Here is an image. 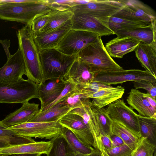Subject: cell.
<instances>
[{
	"mask_svg": "<svg viewBox=\"0 0 156 156\" xmlns=\"http://www.w3.org/2000/svg\"><path fill=\"white\" fill-rule=\"evenodd\" d=\"M18 48L25 62L27 79L38 84L43 83L39 51L35 42L30 23L17 32Z\"/></svg>",
	"mask_w": 156,
	"mask_h": 156,
	"instance_id": "cell-1",
	"label": "cell"
},
{
	"mask_svg": "<svg viewBox=\"0 0 156 156\" xmlns=\"http://www.w3.org/2000/svg\"><path fill=\"white\" fill-rule=\"evenodd\" d=\"M51 10L45 0H26L18 3H0V19L26 24Z\"/></svg>",
	"mask_w": 156,
	"mask_h": 156,
	"instance_id": "cell-2",
	"label": "cell"
},
{
	"mask_svg": "<svg viewBox=\"0 0 156 156\" xmlns=\"http://www.w3.org/2000/svg\"><path fill=\"white\" fill-rule=\"evenodd\" d=\"M43 75V83L47 80L63 79L77 58V55H67L56 48L39 51Z\"/></svg>",
	"mask_w": 156,
	"mask_h": 156,
	"instance_id": "cell-3",
	"label": "cell"
},
{
	"mask_svg": "<svg viewBox=\"0 0 156 156\" xmlns=\"http://www.w3.org/2000/svg\"><path fill=\"white\" fill-rule=\"evenodd\" d=\"M77 55L81 62L92 66L97 74L123 69L108 54L100 36Z\"/></svg>",
	"mask_w": 156,
	"mask_h": 156,
	"instance_id": "cell-4",
	"label": "cell"
},
{
	"mask_svg": "<svg viewBox=\"0 0 156 156\" xmlns=\"http://www.w3.org/2000/svg\"><path fill=\"white\" fill-rule=\"evenodd\" d=\"M38 85L23 78L14 82H0V103L23 104L33 98L39 99Z\"/></svg>",
	"mask_w": 156,
	"mask_h": 156,
	"instance_id": "cell-5",
	"label": "cell"
},
{
	"mask_svg": "<svg viewBox=\"0 0 156 156\" xmlns=\"http://www.w3.org/2000/svg\"><path fill=\"white\" fill-rule=\"evenodd\" d=\"M63 127L58 120L51 122H28L9 128L24 137L51 140L62 135Z\"/></svg>",
	"mask_w": 156,
	"mask_h": 156,
	"instance_id": "cell-6",
	"label": "cell"
},
{
	"mask_svg": "<svg viewBox=\"0 0 156 156\" xmlns=\"http://www.w3.org/2000/svg\"><path fill=\"white\" fill-rule=\"evenodd\" d=\"M100 36L94 33L71 29L55 48L66 55H77Z\"/></svg>",
	"mask_w": 156,
	"mask_h": 156,
	"instance_id": "cell-7",
	"label": "cell"
},
{
	"mask_svg": "<svg viewBox=\"0 0 156 156\" xmlns=\"http://www.w3.org/2000/svg\"><path fill=\"white\" fill-rule=\"evenodd\" d=\"M141 80L156 83V77L145 70L123 69L115 71L99 73L96 75L94 81L111 86L126 82Z\"/></svg>",
	"mask_w": 156,
	"mask_h": 156,
	"instance_id": "cell-8",
	"label": "cell"
},
{
	"mask_svg": "<svg viewBox=\"0 0 156 156\" xmlns=\"http://www.w3.org/2000/svg\"><path fill=\"white\" fill-rule=\"evenodd\" d=\"M125 0H90L85 4L76 5L70 10L95 18L111 17L120 10Z\"/></svg>",
	"mask_w": 156,
	"mask_h": 156,
	"instance_id": "cell-9",
	"label": "cell"
},
{
	"mask_svg": "<svg viewBox=\"0 0 156 156\" xmlns=\"http://www.w3.org/2000/svg\"><path fill=\"white\" fill-rule=\"evenodd\" d=\"M108 105L106 110L113 122H119L141 136L138 120L139 115L132 108L126 105L123 99H119Z\"/></svg>",
	"mask_w": 156,
	"mask_h": 156,
	"instance_id": "cell-10",
	"label": "cell"
},
{
	"mask_svg": "<svg viewBox=\"0 0 156 156\" xmlns=\"http://www.w3.org/2000/svg\"><path fill=\"white\" fill-rule=\"evenodd\" d=\"M112 16L149 23L156 20L154 10L147 5L137 0H125L122 8Z\"/></svg>",
	"mask_w": 156,
	"mask_h": 156,
	"instance_id": "cell-11",
	"label": "cell"
},
{
	"mask_svg": "<svg viewBox=\"0 0 156 156\" xmlns=\"http://www.w3.org/2000/svg\"><path fill=\"white\" fill-rule=\"evenodd\" d=\"M110 17L97 18L80 12H74L71 29L89 31L101 37L115 34L109 28Z\"/></svg>",
	"mask_w": 156,
	"mask_h": 156,
	"instance_id": "cell-12",
	"label": "cell"
},
{
	"mask_svg": "<svg viewBox=\"0 0 156 156\" xmlns=\"http://www.w3.org/2000/svg\"><path fill=\"white\" fill-rule=\"evenodd\" d=\"M24 75L27 76L25 64L21 51L18 48L0 68V82H16L22 79Z\"/></svg>",
	"mask_w": 156,
	"mask_h": 156,
	"instance_id": "cell-13",
	"label": "cell"
},
{
	"mask_svg": "<svg viewBox=\"0 0 156 156\" xmlns=\"http://www.w3.org/2000/svg\"><path fill=\"white\" fill-rule=\"evenodd\" d=\"M96 73L90 65L83 62L78 58L64 78L81 88H86L93 82Z\"/></svg>",
	"mask_w": 156,
	"mask_h": 156,
	"instance_id": "cell-14",
	"label": "cell"
},
{
	"mask_svg": "<svg viewBox=\"0 0 156 156\" xmlns=\"http://www.w3.org/2000/svg\"><path fill=\"white\" fill-rule=\"evenodd\" d=\"M58 121L62 126L71 131L82 142L95 148L92 134L81 116L68 113L59 119Z\"/></svg>",
	"mask_w": 156,
	"mask_h": 156,
	"instance_id": "cell-15",
	"label": "cell"
},
{
	"mask_svg": "<svg viewBox=\"0 0 156 156\" xmlns=\"http://www.w3.org/2000/svg\"><path fill=\"white\" fill-rule=\"evenodd\" d=\"M71 20L59 27L45 33H33L34 40L39 51L56 48L71 29Z\"/></svg>",
	"mask_w": 156,
	"mask_h": 156,
	"instance_id": "cell-16",
	"label": "cell"
},
{
	"mask_svg": "<svg viewBox=\"0 0 156 156\" xmlns=\"http://www.w3.org/2000/svg\"><path fill=\"white\" fill-rule=\"evenodd\" d=\"M69 113L77 114L83 119L93 136L95 148L101 152L104 150L101 140L100 135L94 108L88 98L82 107L73 109Z\"/></svg>",
	"mask_w": 156,
	"mask_h": 156,
	"instance_id": "cell-17",
	"label": "cell"
},
{
	"mask_svg": "<svg viewBox=\"0 0 156 156\" xmlns=\"http://www.w3.org/2000/svg\"><path fill=\"white\" fill-rule=\"evenodd\" d=\"M38 85L39 100L41 107L39 112L54 101L64 89L65 80L56 79Z\"/></svg>",
	"mask_w": 156,
	"mask_h": 156,
	"instance_id": "cell-18",
	"label": "cell"
},
{
	"mask_svg": "<svg viewBox=\"0 0 156 156\" xmlns=\"http://www.w3.org/2000/svg\"><path fill=\"white\" fill-rule=\"evenodd\" d=\"M39 104L27 102L22 106L7 115L0 122L9 127L28 122L38 113Z\"/></svg>",
	"mask_w": 156,
	"mask_h": 156,
	"instance_id": "cell-19",
	"label": "cell"
},
{
	"mask_svg": "<svg viewBox=\"0 0 156 156\" xmlns=\"http://www.w3.org/2000/svg\"><path fill=\"white\" fill-rule=\"evenodd\" d=\"M52 145L51 140L49 141L34 142L9 146L0 148V154L6 155L17 154H47Z\"/></svg>",
	"mask_w": 156,
	"mask_h": 156,
	"instance_id": "cell-20",
	"label": "cell"
},
{
	"mask_svg": "<svg viewBox=\"0 0 156 156\" xmlns=\"http://www.w3.org/2000/svg\"><path fill=\"white\" fill-rule=\"evenodd\" d=\"M125 89L121 86L103 88L89 95L88 98H92L93 107L96 109L103 108L120 99L125 92Z\"/></svg>",
	"mask_w": 156,
	"mask_h": 156,
	"instance_id": "cell-21",
	"label": "cell"
},
{
	"mask_svg": "<svg viewBox=\"0 0 156 156\" xmlns=\"http://www.w3.org/2000/svg\"><path fill=\"white\" fill-rule=\"evenodd\" d=\"M140 42L131 37H116L106 43L105 47L111 57L122 58L134 51Z\"/></svg>",
	"mask_w": 156,
	"mask_h": 156,
	"instance_id": "cell-22",
	"label": "cell"
},
{
	"mask_svg": "<svg viewBox=\"0 0 156 156\" xmlns=\"http://www.w3.org/2000/svg\"><path fill=\"white\" fill-rule=\"evenodd\" d=\"M134 51L142 66L156 77V44L140 42Z\"/></svg>",
	"mask_w": 156,
	"mask_h": 156,
	"instance_id": "cell-23",
	"label": "cell"
},
{
	"mask_svg": "<svg viewBox=\"0 0 156 156\" xmlns=\"http://www.w3.org/2000/svg\"><path fill=\"white\" fill-rule=\"evenodd\" d=\"M156 24L155 20L147 26L129 30H118L115 34L117 37H131L147 44H156Z\"/></svg>",
	"mask_w": 156,
	"mask_h": 156,
	"instance_id": "cell-24",
	"label": "cell"
},
{
	"mask_svg": "<svg viewBox=\"0 0 156 156\" xmlns=\"http://www.w3.org/2000/svg\"><path fill=\"white\" fill-rule=\"evenodd\" d=\"M126 101L131 108L138 112L139 115L156 118V109L150 105L144 93L135 89H131Z\"/></svg>",
	"mask_w": 156,
	"mask_h": 156,
	"instance_id": "cell-25",
	"label": "cell"
},
{
	"mask_svg": "<svg viewBox=\"0 0 156 156\" xmlns=\"http://www.w3.org/2000/svg\"><path fill=\"white\" fill-rule=\"evenodd\" d=\"M72 110L68 105L61 102L50 108L39 112L28 122H51L56 121Z\"/></svg>",
	"mask_w": 156,
	"mask_h": 156,
	"instance_id": "cell-26",
	"label": "cell"
},
{
	"mask_svg": "<svg viewBox=\"0 0 156 156\" xmlns=\"http://www.w3.org/2000/svg\"><path fill=\"white\" fill-rule=\"evenodd\" d=\"M112 132V135L120 137L125 144L134 150L140 144L143 138L122 124L117 122H113Z\"/></svg>",
	"mask_w": 156,
	"mask_h": 156,
	"instance_id": "cell-27",
	"label": "cell"
},
{
	"mask_svg": "<svg viewBox=\"0 0 156 156\" xmlns=\"http://www.w3.org/2000/svg\"><path fill=\"white\" fill-rule=\"evenodd\" d=\"M73 14V12L70 9L60 10L52 9L49 12V18L47 24L38 32L45 33L57 28L71 20Z\"/></svg>",
	"mask_w": 156,
	"mask_h": 156,
	"instance_id": "cell-28",
	"label": "cell"
},
{
	"mask_svg": "<svg viewBox=\"0 0 156 156\" xmlns=\"http://www.w3.org/2000/svg\"><path fill=\"white\" fill-rule=\"evenodd\" d=\"M140 134L156 146V118L138 116Z\"/></svg>",
	"mask_w": 156,
	"mask_h": 156,
	"instance_id": "cell-29",
	"label": "cell"
},
{
	"mask_svg": "<svg viewBox=\"0 0 156 156\" xmlns=\"http://www.w3.org/2000/svg\"><path fill=\"white\" fill-rule=\"evenodd\" d=\"M62 135L72 150L75 153L90 154L94 148L81 141L69 129L64 127Z\"/></svg>",
	"mask_w": 156,
	"mask_h": 156,
	"instance_id": "cell-30",
	"label": "cell"
},
{
	"mask_svg": "<svg viewBox=\"0 0 156 156\" xmlns=\"http://www.w3.org/2000/svg\"><path fill=\"white\" fill-rule=\"evenodd\" d=\"M151 23L121 19L113 16L109 18L108 25L115 33L120 30H129L147 26Z\"/></svg>",
	"mask_w": 156,
	"mask_h": 156,
	"instance_id": "cell-31",
	"label": "cell"
},
{
	"mask_svg": "<svg viewBox=\"0 0 156 156\" xmlns=\"http://www.w3.org/2000/svg\"><path fill=\"white\" fill-rule=\"evenodd\" d=\"M91 94L92 92L87 89L80 88L77 86L72 93L64 98L61 102L68 105L72 110L80 108L89 98L88 96Z\"/></svg>",
	"mask_w": 156,
	"mask_h": 156,
	"instance_id": "cell-32",
	"label": "cell"
},
{
	"mask_svg": "<svg viewBox=\"0 0 156 156\" xmlns=\"http://www.w3.org/2000/svg\"><path fill=\"white\" fill-rule=\"evenodd\" d=\"M0 137L9 140L10 141L11 146L32 143L36 141L32 138L19 135L0 122Z\"/></svg>",
	"mask_w": 156,
	"mask_h": 156,
	"instance_id": "cell-33",
	"label": "cell"
},
{
	"mask_svg": "<svg viewBox=\"0 0 156 156\" xmlns=\"http://www.w3.org/2000/svg\"><path fill=\"white\" fill-rule=\"evenodd\" d=\"M99 129L101 134L110 136L112 135L113 121L109 117L105 109L94 108Z\"/></svg>",
	"mask_w": 156,
	"mask_h": 156,
	"instance_id": "cell-34",
	"label": "cell"
},
{
	"mask_svg": "<svg viewBox=\"0 0 156 156\" xmlns=\"http://www.w3.org/2000/svg\"><path fill=\"white\" fill-rule=\"evenodd\" d=\"M51 140L52 145L47 156H67L68 143L62 134Z\"/></svg>",
	"mask_w": 156,
	"mask_h": 156,
	"instance_id": "cell-35",
	"label": "cell"
},
{
	"mask_svg": "<svg viewBox=\"0 0 156 156\" xmlns=\"http://www.w3.org/2000/svg\"><path fill=\"white\" fill-rule=\"evenodd\" d=\"M156 147L148 139L143 137L133 156H155Z\"/></svg>",
	"mask_w": 156,
	"mask_h": 156,
	"instance_id": "cell-36",
	"label": "cell"
},
{
	"mask_svg": "<svg viewBox=\"0 0 156 156\" xmlns=\"http://www.w3.org/2000/svg\"><path fill=\"white\" fill-rule=\"evenodd\" d=\"M76 87L77 86L75 84L65 80V88L59 96L54 101L44 108L39 112L50 108L62 102L64 98L70 95Z\"/></svg>",
	"mask_w": 156,
	"mask_h": 156,
	"instance_id": "cell-37",
	"label": "cell"
},
{
	"mask_svg": "<svg viewBox=\"0 0 156 156\" xmlns=\"http://www.w3.org/2000/svg\"><path fill=\"white\" fill-rule=\"evenodd\" d=\"M132 82L135 89H143L146 90L147 93L156 100V83L144 80L133 81Z\"/></svg>",
	"mask_w": 156,
	"mask_h": 156,
	"instance_id": "cell-38",
	"label": "cell"
},
{
	"mask_svg": "<svg viewBox=\"0 0 156 156\" xmlns=\"http://www.w3.org/2000/svg\"><path fill=\"white\" fill-rule=\"evenodd\" d=\"M135 150L124 144L106 152L109 156H133Z\"/></svg>",
	"mask_w": 156,
	"mask_h": 156,
	"instance_id": "cell-39",
	"label": "cell"
},
{
	"mask_svg": "<svg viewBox=\"0 0 156 156\" xmlns=\"http://www.w3.org/2000/svg\"><path fill=\"white\" fill-rule=\"evenodd\" d=\"M49 18V12L39 16L30 23L31 29L34 33L39 32L47 24Z\"/></svg>",
	"mask_w": 156,
	"mask_h": 156,
	"instance_id": "cell-40",
	"label": "cell"
},
{
	"mask_svg": "<svg viewBox=\"0 0 156 156\" xmlns=\"http://www.w3.org/2000/svg\"><path fill=\"white\" fill-rule=\"evenodd\" d=\"M100 137L102 145L106 152L112 148V142L110 136L101 134Z\"/></svg>",
	"mask_w": 156,
	"mask_h": 156,
	"instance_id": "cell-41",
	"label": "cell"
},
{
	"mask_svg": "<svg viewBox=\"0 0 156 156\" xmlns=\"http://www.w3.org/2000/svg\"><path fill=\"white\" fill-rule=\"evenodd\" d=\"M111 86L94 81L85 89H87L90 90L93 93L99 90Z\"/></svg>",
	"mask_w": 156,
	"mask_h": 156,
	"instance_id": "cell-42",
	"label": "cell"
},
{
	"mask_svg": "<svg viewBox=\"0 0 156 156\" xmlns=\"http://www.w3.org/2000/svg\"><path fill=\"white\" fill-rule=\"evenodd\" d=\"M0 43L2 46L8 59L11 55L9 50V48L10 46V41L9 39H6L4 40L0 39Z\"/></svg>",
	"mask_w": 156,
	"mask_h": 156,
	"instance_id": "cell-43",
	"label": "cell"
},
{
	"mask_svg": "<svg viewBox=\"0 0 156 156\" xmlns=\"http://www.w3.org/2000/svg\"><path fill=\"white\" fill-rule=\"evenodd\" d=\"M110 136L112 142V148L125 144L123 140L119 136L114 135H112Z\"/></svg>",
	"mask_w": 156,
	"mask_h": 156,
	"instance_id": "cell-44",
	"label": "cell"
},
{
	"mask_svg": "<svg viewBox=\"0 0 156 156\" xmlns=\"http://www.w3.org/2000/svg\"><path fill=\"white\" fill-rule=\"evenodd\" d=\"M67 156H90V154H87L75 153L72 150L68 144L67 148Z\"/></svg>",
	"mask_w": 156,
	"mask_h": 156,
	"instance_id": "cell-45",
	"label": "cell"
},
{
	"mask_svg": "<svg viewBox=\"0 0 156 156\" xmlns=\"http://www.w3.org/2000/svg\"><path fill=\"white\" fill-rule=\"evenodd\" d=\"M144 95L150 105L154 108L156 109V100L148 93H144Z\"/></svg>",
	"mask_w": 156,
	"mask_h": 156,
	"instance_id": "cell-46",
	"label": "cell"
},
{
	"mask_svg": "<svg viewBox=\"0 0 156 156\" xmlns=\"http://www.w3.org/2000/svg\"><path fill=\"white\" fill-rule=\"evenodd\" d=\"M41 154H11L4 156H41Z\"/></svg>",
	"mask_w": 156,
	"mask_h": 156,
	"instance_id": "cell-47",
	"label": "cell"
},
{
	"mask_svg": "<svg viewBox=\"0 0 156 156\" xmlns=\"http://www.w3.org/2000/svg\"><path fill=\"white\" fill-rule=\"evenodd\" d=\"M90 155V156H102L101 152L98 149L95 148H94Z\"/></svg>",
	"mask_w": 156,
	"mask_h": 156,
	"instance_id": "cell-48",
	"label": "cell"
},
{
	"mask_svg": "<svg viewBox=\"0 0 156 156\" xmlns=\"http://www.w3.org/2000/svg\"><path fill=\"white\" fill-rule=\"evenodd\" d=\"M8 146H9V145L0 142V148L7 147Z\"/></svg>",
	"mask_w": 156,
	"mask_h": 156,
	"instance_id": "cell-49",
	"label": "cell"
},
{
	"mask_svg": "<svg viewBox=\"0 0 156 156\" xmlns=\"http://www.w3.org/2000/svg\"><path fill=\"white\" fill-rule=\"evenodd\" d=\"M102 156H109L104 150L101 152Z\"/></svg>",
	"mask_w": 156,
	"mask_h": 156,
	"instance_id": "cell-50",
	"label": "cell"
},
{
	"mask_svg": "<svg viewBox=\"0 0 156 156\" xmlns=\"http://www.w3.org/2000/svg\"><path fill=\"white\" fill-rule=\"evenodd\" d=\"M0 156H4V155L0 154Z\"/></svg>",
	"mask_w": 156,
	"mask_h": 156,
	"instance_id": "cell-51",
	"label": "cell"
}]
</instances>
